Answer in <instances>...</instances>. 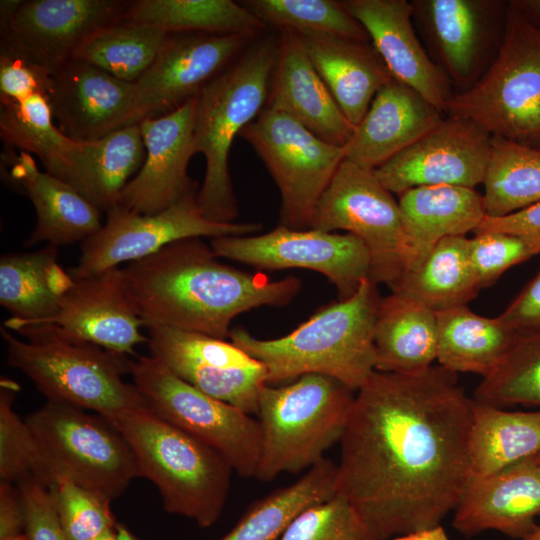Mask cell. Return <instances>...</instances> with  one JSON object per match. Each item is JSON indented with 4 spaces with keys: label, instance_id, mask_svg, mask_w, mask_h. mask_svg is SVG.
<instances>
[{
    "label": "cell",
    "instance_id": "1",
    "mask_svg": "<svg viewBox=\"0 0 540 540\" xmlns=\"http://www.w3.org/2000/svg\"><path fill=\"white\" fill-rule=\"evenodd\" d=\"M440 365L375 371L356 392L340 440L337 493L369 540L441 524L469 483L472 398Z\"/></svg>",
    "mask_w": 540,
    "mask_h": 540
},
{
    "label": "cell",
    "instance_id": "2",
    "mask_svg": "<svg viewBox=\"0 0 540 540\" xmlns=\"http://www.w3.org/2000/svg\"><path fill=\"white\" fill-rule=\"evenodd\" d=\"M127 294L145 327L164 326L229 338L239 314L285 306L301 289L295 277L271 280L222 263L201 238H187L121 268Z\"/></svg>",
    "mask_w": 540,
    "mask_h": 540
},
{
    "label": "cell",
    "instance_id": "3",
    "mask_svg": "<svg viewBox=\"0 0 540 540\" xmlns=\"http://www.w3.org/2000/svg\"><path fill=\"white\" fill-rule=\"evenodd\" d=\"M381 297L365 279L350 298L332 303L285 336L259 339L244 329L229 339L267 371V384L306 374L333 377L360 389L375 370L374 330Z\"/></svg>",
    "mask_w": 540,
    "mask_h": 540
},
{
    "label": "cell",
    "instance_id": "4",
    "mask_svg": "<svg viewBox=\"0 0 540 540\" xmlns=\"http://www.w3.org/2000/svg\"><path fill=\"white\" fill-rule=\"evenodd\" d=\"M278 51L279 36L257 37L196 95L194 146L206 162L196 202L210 221L233 223L238 217L230 149L235 137L266 106Z\"/></svg>",
    "mask_w": 540,
    "mask_h": 540
},
{
    "label": "cell",
    "instance_id": "5",
    "mask_svg": "<svg viewBox=\"0 0 540 540\" xmlns=\"http://www.w3.org/2000/svg\"><path fill=\"white\" fill-rule=\"evenodd\" d=\"M16 337L1 325L10 366L23 372L48 401L94 411L111 421L132 409L147 406L133 383L127 355L71 339L49 325L26 326Z\"/></svg>",
    "mask_w": 540,
    "mask_h": 540
},
{
    "label": "cell",
    "instance_id": "6",
    "mask_svg": "<svg viewBox=\"0 0 540 540\" xmlns=\"http://www.w3.org/2000/svg\"><path fill=\"white\" fill-rule=\"evenodd\" d=\"M132 448L140 477L158 489L164 510L208 528L221 516L233 472L214 448L154 413L148 406L110 421Z\"/></svg>",
    "mask_w": 540,
    "mask_h": 540
},
{
    "label": "cell",
    "instance_id": "7",
    "mask_svg": "<svg viewBox=\"0 0 540 540\" xmlns=\"http://www.w3.org/2000/svg\"><path fill=\"white\" fill-rule=\"evenodd\" d=\"M355 391L323 374H306L275 387L264 384L258 396L261 454L255 478L268 482L282 473L309 470L339 443Z\"/></svg>",
    "mask_w": 540,
    "mask_h": 540
},
{
    "label": "cell",
    "instance_id": "8",
    "mask_svg": "<svg viewBox=\"0 0 540 540\" xmlns=\"http://www.w3.org/2000/svg\"><path fill=\"white\" fill-rule=\"evenodd\" d=\"M445 116L468 119L491 136L540 148V30L509 1L495 58L471 88L455 92Z\"/></svg>",
    "mask_w": 540,
    "mask_h": 540
},
{
    "label": "cell",
    "instance_id": "9",
    "mask_svg": "<svg viewBox=\"0 0 540 540\" xmlns=\"http://www.w3.org/2000/svg\"><path fill=\"white\" fill-rule=\"evenodd\" d=\"M52 473L112 501L139 475L132 448L105 417L46 401L26 417Z\"/></svg>",
    "mask_w": 540,
    "mask_h": 540
},
{
    "label": "cell",
    "instance_id": "10",
    "mask_svg": "<svg viewBox=\"0 0 540 540\" xmlns=\"http://www.w3.org/2000/svg\"><path fill=\"white\" fill-rule=\"evenodd\" d=\"M129 374L154 413L214 448L239 476L255 478L261 454L257 418L203 393L152 355L131 360Z\"/></svg>",
    "mask_w": 540,
    "mask_h": 540
},
{
    "label": "cell",
    "instance_id": "11",
    "mask_svg": "<svg viewBox=\"0 0 540 540\" xmlns=\"http://www.w3.org/2000/svg\"><path fill=\"white\" fill-rule=\"evenodd\" d=\"M375 170L344 159L318 200L310 229L345 230L367 247L370 279L391 291L404 274L405 236L398 201Z\"/></svg>",
    "mask_w": 540,
    "mask_h": 540
},
{
    "label": "cell",
    "instance_id": "12",
    "mask_svg": "<svg viewBox=\"0 0 540 540\" xmlns=\"http://www.w3.org/2000/svg\"><path fill=\"white\" fill-rule=\"evenodd\" d=\"M281 194L280 226L309 229L315 206L345 159L343 147L319 138L290 115L265 106L240 133Z\"/></svg>",
    "mask_w": 540,
    "mask_h": 540
},
{
    "label": "cell",
    "instance_id": "13",
    "mask_svg": "<svg viewBox=\"0 0 540 540\" xmlns=\"http://www.w3.org/2000/svg\"><path fill=\"white\" fill-rule=\"evenodd\" d=\"M196 196L190 194L151 215L137 214L120 205L113 207L102 227L82 242L79 262L68 274L72 279L95 275L187 238L243 236L262 229L260 223L210 221L199 211Z\"/></svg>",
    "mask_w": 540,
    "mask_h": 540
},
{
    "label": "cell",
    "instance_id": "14",
    "mask_svg": "<svg viewBox=\"0 0 540 540\" xmlns=\"http://www.w3.org/2000/svg\"><path fill=\"white\" fill-rule=\"evenodd\" d=\"M218 258L238 261L259 269L301 268L319 272L335 286L339 300L354 295L370 278V254L358 237L346 233L278 226L260 235L212 238Z\"/></svg>",
    "mask_w": 540,
    "mask_h": 540
},
{
    "label": "cell",
    "instance_id": "15",
    "mask_svg": "<svg viewBox=\"0 0 540 540\" xmlns=\"http://www.w3.org/2000/svg\"><path fill=\"white\" fill-rule=\"evenodd\" d=\"M412 18L431 59L458 92L471 88L495 58L508 1L413 0Z\"/></svg>",
    "mask_w": 540,
    "mask_h": 540
},
{
    "label": "cell",
    "instance_id": "16",
    "mask_svg": "<svg viewBox=\"0 0 540 540\" xmlns=\"http://www.w3.org/2000/svg\"><path fill=\"white\" fill-rule=\"evenodd\" d=\"M130 1L31 0L0 21L1 54L21 58L50 75L75 57L101 28L124 16Z\"/></svg>",
    "mask_w": 540,
    "mask_h": 540
},
{
    "label": "cell",
    "instance_id": "17",
    "mask_svg": "<svg viewBox=\"0 0 540 540\" xmlns=\"http://www.w3.org/2000/svg\"><path fill=\"white\" fill-rule=\"evenodd\" d=\"M150 355L203 393L256 415L266 368L231 341L164 326H149Z\"/></svg>",
    "mask_w": 540,
    "mask_h": 540
},
{
    "label": "cell",
    "instance_id": "18",
    "mask_svg": "<svg viewBox=\"0 0 540 540\" xmlns=\"http://www.w3.org/2000/svg\"><path fill=\"white\" fill-rule=\"evenodd\" d=\"M491 135L474 122L445 116L431 131L375 169L397 195L421 186L475 189L486 174Z\"/></svg>",
    "mask_w": 540,
    "mask_h": 540
},
{
    "label": "cell",
    "instance_id": "19",
    "mask_svg": "<svg viewBox=\"0 0 540 540\" xmlns=\"http://www.w3.org/2000/svg\"><path fill=\"white\" fill-rule=\"evenodd\" d=\"M256 38L244 34H172L152 66L134 83L135 123L166 114L196 96Z\"/></svg>",
    "mask_w": 540,
    "mask_h": 540
},
{
    "label": "cell",
    "instance_id": "20",
    "mask_svg": "<svg viewBox=\"0 0 540 540\" xmlns=\"http://www.w3.org/2000/svg\"><path fill=\"white\" fill-rule=\"evenodd\" d=\"M196 96L176 109L138 125L146 150L138 173L124 187L119 204L137 214L159 213L199 190L188 175L194 146Z\"/></svg>",
    "mask_w": 540,
    "mask_h": 540
},
{
    "label": "cell",
    "instance_id": "21",
    "mask_svg": "<svg viewBox=\"0 0 540 540\" xmlns=\"http://www.w3.org/2000/svg\"><path fill=\"white\" fill-rule=\"evenodd\" d=\"M34 325L53 326L66 337L127 356L147 342L141 333L144 323L127 294L119 267L72 279L57 311L28 326Z\"/></svg>",
    "mask_w": 540,
    "mask_h": 540
},
{
    "label": "cell",
    "instance_id": "22",
    "mask_svg": "<svg viewBox=\"0 0 540 540\" xmlns=\"http://www.w3.org/2000/svg\"><path fill=\"white\" fill-rule=\"evenodd\" d=\"M134 83L73 58L51 74L47 96L59 129L78 142L136 124Z\"/></svg>",
    "mask_w": 540,
    "mask_h": 540
},
{
    "label": "cell",
    "instance_id": "23",
    "mask_svg": "<svg viewBox=\"0 0 540 540\" xmlns=\"http://www.w3.org/2000/svg\"><path fill=\"white\" fill-rule=\"evenodd\" d=\"M345 9L363 26L391 75L445 115L455 94L444 72L417 36L407 0H344Z\"/></svg>",
    "mask_w": 540,
    "mask_h": 540
},
{
    "label": "cell",
    "instance_id": "24",
    "mask_svg": "<svg viewBox=\"0 0 540 540\" xmlns=\"http://www.w3.org/2000/svg\"><path fill=\"white\" fill-rule=\"evenodd\" d=\"M453 519L466 537L495 530L524 539L538 526L540 460L537 455L493 475L469 481Z\"/></svg>",
    "mask_w": 540,
    "mask_h": 540
},
{
    "label": "cell",
    "instance_id": "25",
    "mask_svg": "<svg viewBox=\"0 0 540 540\" xmlns=\"http://www.w3.org/2000/svg\"><path fill=\"white\" fill-rule=\"evenodd\" d=\"M444 117L418 92L392 77L377 91L343 146L345 159L375 170L435 128Z\"/></svg>",
    "mask_w": 540,
    "mask_h": 540
},
{
    "label": "cell",
    "instance_id": "26",
    "mask_svg": "<svg viewBox=\"0 0 540 540\" xmlns=\"http://www.w3.org/2000/svg\"><path fill=\"white\" fill-rule=\"evenodd\" d=\"M266 106L284 112L322 140L343 147L355 126L344 116L295 34L279 31Z\"/></svg>",
    "mask_w": 540,
    "mask_h": 540
},
{
    "label": "cell",
    "instance_id": "27",
    "mask_svg": "<svg viewBox=\"0 0 540 540\" xmlns=\"http://www.w3.org/2000/svg\"><path fill=\"white\" fill-rule=\"evenodd\" d=\"M293 33L344 116L356 127L377 91L393 77L380 54L370 41Z\"/></svg>",
    "mask_w": 540,
    "mask_h": 540
},
{
    "label": "cell",
    "instance_id": "28",
    "mask_svg": "<svg viewBox=\"0 0 540 540\" xmlns=\"http://www.w3.org/2000/svg\"><path fill=\"white\" fill-rule=\"evenodd\" d=\"M3 160L11 182L26 193L36 212V227L25 246L83 242L102 227V211L66 182L40 171L29 153L10 150Z\"/></svg>",
    "mask_w": 540,
    "mask_h": 540
},
{
    "label": "cell",
    "instance_id": "29",
    "mask_svg": "<svg viewBox=\"0 0 540 540\" xmlns=\"http://www.w3.org/2000/svg\"><path fill=\"white\" fill-rule=\"evenodd\" d=\"M398 196L405 236L403 276L415 270L441 240L474 232L486 216L482 194L472 188L421 186Z\"/></svg>",
    "mask_w": 540,
    "mask_h": 540
},
{
    "label": "cell",
    "instance_id": "30",
    "mask_svg": "<svg viewBox=\"0 0 540 540\" xmlns=\"http://www.w3.org/2000/svg\"><path fill=\"white\" fill-rule=\"evenodd\" d=\"M145 156L139 125H129L97 140L78 142L65 182L107 213L119 204Z\"/></svg>",
    "mask_w": 540,
    "mask_h": 540
},
{
    "label": "cell",
    "instance_id": "31",
    "mask_svg": "<svg viewBox=\"0 0 540 540\" xmlns=\"http://www.w3.org/2000/svg\"><path fill=\"white\" fill-rule=\"evenodd\" d=\"M58 247L47 246L0 259V304L10 312L12 332L53 315L72 278L57 263Z\"/></svg>",
    "mask_w": 540,
    "mask_h": 540
},
{
    "label": "cell",
    "instance_id": "32",
    "mask_svg": "<svg viewBox=\"0 0 540 540\" xmlns=\"http://www.w3.org/2000/svg\"><path fill=\"white\" fill-rule=\"evenodd\" d=\"M375 370L419 373L437 360L436 312L406 296L381 298L374 330Z\"/></svg>",
    "mask_w": 540,
    "mask_h": 540
},
{
    "label": "cell",
    "instance_id": "33",
    "mask_svg": "<svg viewBox=\"0 0 540 540\" xmlns=\"http://www.w3.org/2000/svg\"><path fill=\"white\" fill-rule=\"evenodd\" d=\"M469 481L540 454V409L509 411L472 398Z\"/></svg>",
    "mask_w": 540,
    "mask_h": 540
},
{
    "label": "cell",
    "instance_id": "34",
    "mask_svg": "<svg viewBox=\"0 0 540 540\" xmlns=\"http://www.w3.org/2000/svg\"><path fill=\"white\" fill-rule=\"evenodd\" d=\"M437 361L453 373H491L505 357L518 333L499 316L489 318L467 305L436 312Z\"/></svg>",
    "mask_w": 540,
    "mask_h": 540
},
{
    "label": "cell",
    "instance_id": "35",
    "mask_svg": "<svg viewBox=\"0 0 540 540\" xmlns=\"http://www.w3.org/2000/svg\"><path fill=\"white\" fill-rule=\"evenodd\" d=\"M481 289L469 254V238L441 240L424 261L405 274L391 293L439 312L466 305Z\"/></svg>",
    "mask_w": 540,
    "mask_h": 540
},
{
    "label": "cell",
    "instance_id": "36",
    "mask_svg": "<svg viewBox=\"0 0 540 540\" xmlns=\"http://www.w3.org/2000/svg\"><path fill=\"white\" fill-rule=\"evenodd\" d=\"M337 464L324 458L294 483L254 501L219 540H277L305 508L337 494Z\"/></svg>",
    "mask_w": 540,
    "mask_h": 540
},
{
    "label": "cell",
    "instance_id": "37",
    "mask_svg": "<svg viewBox=\"0 0 540 540\" xmlns=\"http://www.w3.org/2000/svg\"><path fill=\"white\" fill-rule=\"evenodd\" d=\"M123 17L170 34H244L258 37L268 28L241 2L231 0L130 1Z\"/></svg>",
    "mask_w": 540,
    "mask_h": 540
},
{
    "label": "cell",
    "instance_id": "38",
    "mask_svg": "<svg viewBox=\"0 0 540 540\" xmlns=\"http://www.w3.org/2000/svg\"><path fill=\"white\" fill-rule=\"evenodd\" d=\"M47 94L1 103L0 136L6 145L36 155L49 174L65 181L78 141L53 123Z\"/></svg>",
    "mask_w": 540,
    "mask_h": 540
},
{
    "label": "cell",
    "instance_id": "39",
    "mask_svg": "<svg viewBox=\"0 0 540 540\" xmlns=\"http://www.w3.org/2000/svg\"><path fill=\"white\" fill-rule=\"evenodd\" d=\"M482 184L488 217H503L540 202V148L492 136Z\"/></svg>",
    "mask_w": 540,
    "mask_h": 540
},
{
    "label": "cell",
    "instance_id": "40",
    "mask_svg": "<svg viewBox=\"0 0 540 540\" xmlns=\"http://www.w3.org/2000/svg\"><path fill=\"white\" fill-rule=\"evenodd\" d=\"M171 35L158 27L122 17L91 35L74 58L120 80L135 83L152 66Z\"/></svg>",
    "mask_w": 540,
    "mask_h": 540
},
{
    "label": "cell",
    "instance_id": "41",
    "mask_svg": "<svg viewBox=\"0 0 540 540\" xmlns=\"http://www.w3.org/2000/svg\"><path fill=\"white\" fill-rule=\"evenodd\" d=\"M473 399L500 408L540 409V330L518 335L498 366L482 378Z\"/></svg>",
    "mask_w": 540,
    "mask_h": 540
},
{
    "label": "cell",
    "instance_id": "42",
    "mask_svg": "<svg viewBox=\"0 0 540 540\" xmlns=\"http://www.w3.org/2000/svg\"><path fill=\"white\" fill-rule=\"evenodd\" d=\"M268 27L370 41L363 26L335 0H246L241 2Z\"/></svg>",
    "mask_w": 540,
    "mask_h": 540
},
{
    "label": "cell",
    "instance_id": "43",
    "mask_svg": "<svg viewBox=\"0 0 540 540\" xmlns=\"http://www.w3.org/2000/svg\"><path fill=\"white\" fill-rule=\"evenodd\" d=\"M19 385L7 377L0 381V481L19 484L34 479L46 488L56 477L27 424L13 409Z\"/></svg>",
    "mask_w": 540,
    "mask_h": 540
},
{
    "label": "cell",
    "instance_id": "44",
    "mask_svg": "<svg viewBox=\"0 0 540 540\" xmlns=\"http://www.w3.org/2000/svg\"><path fill=\"white\" fill-rule=\"evenodd\" d=\"M47 489L68 540H94L116 528L110 500L62 474H58Z\"/></svg>",
    "mask_w": 540,
    "mask_h": 540
},
{
    "label": "cell",
    "instance_id": "45",
    "mask_svg": "<svg viewBox=\"0 0 540 540\" xmlns=\"http://www.w3.org/2000/svg\"><path fill=\"white\" fill-rule=\"evenodd\" d=\"M277 540H369L351 503L337 493L301 511Z\"/></svg>",
    "mask_w": 540,
    "mask_h": 540
},
{
    "label": "cell",
    "instance_id": "46",
    "mask_svg": "<svg viewBox=\"0 0 540 540\" xmlns=\"http://www.w3.org/2000/svg\"><path fill=\"white\" fill-rule=\"evenodd\" d=\"M540 253V245L517 235L487 231L469 239L471 264L482 288L492 285L505 271Z\"/></svg>",
    "mask_w": 540,
    "mask_h": 540
},
{
    "label": "cell",
    "instance_id": "47",
    "mask_svg": "<svg viewBox=\"0 0 540 540\" xmlns=\"http://www.w3.org/2000/svg\"><path fill=\"white\" fill-rule=\"evenodd\" d=\"M25 510L28 540H68L61 529L48 489L34 479L17 484Z\"/></svg>",
    "mask_w": 540,
    "mask_h": 540
},
{
    "label": "cell",
    "instance_id": "48",
    "mask_svg": "<svg viewBox=\"0 0 540 540\" xmlns=\"http://www.w3.org/2000/svg\"><path fill=\"white\" fill-rule=\"evenodd\" d=\"M50 74L29 62L0 55V103L20 102L35 93L47 94Z\"/></svg>",
    "mask_w": 540,
    "mask_h": 540
},
{
    "label": "cell",
    "instance_id": "49",
    "mask_svg": "<svg viewBox=\"0 0 540 540\" xmlns=\"http://www.w3.org/2000/svg\"><path fill=\"white\" fill-rule=\"evenodd\" d=\"M499 317L518 334L540 330V270Z\"/></svg>",
    "mask_w": 540,
    "mask_h": 540
},
{
    "label": "cell",
    "instance_id": "50",
    "mask_svg": "<svg viewBox=\"0 0 540 540\" xmlns=\"http://www.w3.org/2000/svg\"><path fill=\"white\" fill-rule=\"evenodd\" d=\"M487 231L517 235L540 245V202L503 217L485 216L474 233Z\"/></svg>",
    "mask_w": 540,
    "mask_h": 540
},
{
    "label": "cell",
    "instance_id": "51",
    "mask_svg": "<svg viewBox=\"0 0 540 540\" xmlns=\"http://www.w3.org/2000/svg\"><path fill=\"white\" fill-rule=\"evenodd\" d=\"M25 510L18 486L0 481V540L23 534Z\"/></svg>",
    "mask_w": 540,
    "mask_h": 540
},
{
    "label": "cell",
    "instance_id": "52",
    "mask_svg": "<svg viewBox=\"0 0 540 540\" xmlns=\"http://www.w3.org/2000/svg\"><path fill=\"white\" fill-rule=\"evenodd\" d=\"M390 540H450L442 525L398 535Z\"/></svg>",
    "mask_w": 540,
    "mask_h": 540
},
{
    "label": "cell",
    "instance_id": "53",
    "mask_svg": "<svg viewBox=\"0 0 540 540\" xmlns=\"http://www.w3.org/2000/svg\"><path fill=\"white\" fill-rule=\"evenodd\" d=\"M533 26L540 30V0L509 1Z\"/></svg>",
    "mask_w": 540,
    "mask_h": 540
},
{
    "label": "cell",
    "instance_id": "54",
    "mask_svg": "<svg viewBox=\"0 0 540 540\" xmlns=\"http://www.w3.org/2000/svg\"><path fill=\"white\" fill-rule=\"evenodd\" d=\"M115 530L118 540H137V538L123 525L117 524Z\"/></svg>",
    "mask_w": 540,
    "mask_h": 540
},
{
    "label": "cell",
    "instance_id": "55",
    "mask_svg": "<svg viewBox=\"0 0 540 540\" xmlns=\"http://www.w3.org/2000/svg\"><path fill=\"white\" fill-rule=\"evenodd\" d=\"M94 540H118V537H117V534H116V530L111 529V530H108V531L104 532L102 535H100L99 537H97Z\"/></svg>",
    "mask_w": 540,
    "mask_h": 540
},
{
    "label": "cell",
    "instance_id": "56",
    "mask_svg": "<svg viewBox=\"0 0 540 540\" xmlns=\"http://www.w3.org/2000/svg\"><path fill=\"white\" fill-rule=\"evenodd\" d=\"M522 540H540V525L527 537Z\"/></svg>",
    "mask_w": 540,
    "mask_h": 540
},
{
    "label": "cell",
    "instance_id": "57",
    "mask_svg": "<svg viewBox=\"0 0 540 540\" xmlns=\"http://www.w3.org/2000/svg\"><path fill=\"white\" fill-rule=\"evenodd\" d=\"M2 540H28V538L26 537L25 534H20V535L5 538V539H2Z\"/></svg>",
    "mask_w": 540,
    "mask_h": 540
},
{
    "label": "cell",
    "instance_id": "58",
    "mask_svg": "<svg viewBox=\"0 0 540 540\" xmlns=\"http://www.w3.org/2000/svg\"><path fill=\"white\" fill-rule=\"evenodd\" d=\"M538 459L540 460V454L537 455Z\"/></svg>",
    "mask_w": 540,
    "mask_h": 540
}]
</instances>
